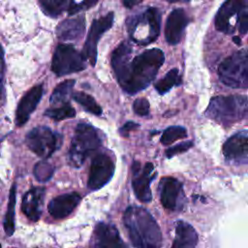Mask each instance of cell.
<instances>
[{
    "label": "cell",
    "instance_id": "4",
    "mask_svg": "<svg viewBox=\"0 0 248 248\" xmlns=\"http://www.w3.org/2000/svg\"><path fill=\"white\" fill-rule=\"evenodd\" d=\"M101 138L98 131L87 123H79L75 130L69 152L68 161L74 168H79L85 160L98 149Z\"/></svg>",
    "mask_w": 248,
    "mask_h": 248
},
{
    "label": "cell",
    "instance_id": "23",
    "mask_svg": "<svg viewBox=\"0 0 248 248\" xmlns=\"http://www.w3.org/2000/svg\"><path fill=\"white\" fill-rule=\"evenodd\" d=\"M75 85L74 79H66L60 82L53 90L50 98L49 103L51 105H64L67 104V99L73 91Z\"/></svg>",
    "mask_w": 248,
    "mask_h": 248
},
{
    "label": "cell",
    "instance_id": "14",
    "mask_svg": "<svg viewBox=\"0 0 248 248\" xmlns=\"http://www.w3.org/2000/svg\"><path fill=\"white\" fill-rule=\"evenodd\" d=\"M248 10V1L243 0H230L226 1L219 8L215 16V27L218 31L229 34L233 30L231 25V19Z\"/></svg>",
    "mask_w": 248,
    "mask_h": 248
},
{
    "label": "cell",
    "instance_id": "8",
    "mask_svg": "<svg viewBox=\"0 0 248 248\" xmlns=\"http://www.w3.org/2000/svg\"><path fill=\"white\" fill-rule=\"evenodd\" d=\"M115 165L110 156L100 153L97 154L90 166L87 186L90 190L95 191L104 187L112 177Z\"/></svg>",
    "mask_w": 248,
    "mask_h": 248
},
{
    "label": "cell",
    "instance_id": "2",
    "mask_svg": "<svg viewBox=\"0 0 248 248\" xmlns=\"http://www.w3.org/2000/svg\"><path fill=\"white\" fill-rule=\"evenodd\" d=\"M123 223L135 248H161L163 237L153 216L143 207L129 206L123 214Z\"/></svg>",
    "mask_w": 248,
    "mask_h": 248
},
{
    "label": "cell",
    "instance_id": "11",
    "mask_svg": "<svg viewBox=\"0 0 248 248\" xmlns=\"http://www.w3.org/2000/svg\"><path fill=\"white\" fill-rule=\"evenodd\" d=\"M162 205L170 211L180 210L183 206L184 194L182 184L174 177H164L159 184Z\"/></svg>",
    "mask_w": 248,
    "mask_h": 248
},
{
    "label": "cell",
    "instance_id": "7",
    "mask_svg": "<svg viewBox=\"0 0 248 248\" xmlns=\"http://www.w3.org/2000/svg\"><path fill=\"white\" fill-rule=\"evenodd\" d=\"M61 136L46 126H38L29 131L25 142L37 156L46 159L61 145Z\"/></svg>",
    "mask_w": 248,
    "mask_h": 248
},
{
    "label": "cell",
    "instance_id": "27",
    "mask_svg": "<svg viewBox=\"0 0 248 248\" xmlns=\"http://www.w3.org/2000/svg\"><path fill=\"white\" fill-rule=\"evenodd\" d=\"M45 115L55 120L61 121L67 118H73L76 115L75 108L70 104H64L59 107H52L45 111Z\"/></svg>",
    "mask_w": 248,
    "mask_h": 248
},
{
    "label": "cell",
    "instance_id": "17",
    "mask_svg": "<svg viewBox=\"0 0 248 248\" xmlns=\"http://www.w3.org/2000/svg\"><path fill=\"white\" fill-rule=\"evenodd\" d=\"M189 18L183 9H174L166 21L165 38L170 45H177L182 38Z\"/></svg>",
    "mask_w": 248,
    "mask_h": 248
},
{
    "label": "cell",
    "instance_id": "13",
    "mask_svg": "<svg viewBox=\"0 0 248 248\" xmlns=\"http://www.w3.org/2000/svg\"><path fill=\"white\" fill-rule=\"evenodd\" d=\"M222 151L227 161L248 162V131H240L230 137L223 144Z\"/></svg>",
    "mask_w": 248,
    "mask_h": 248
},
{
    "label": "cell",
    "instance_id": "32",
    "mask_svg": "<svg viewBox=\"0 0 248 248\" xmlns=\"http://www.w3.org/2000/svg\"><path fill=\"white\" fill-rule=\"evenodd\" d=\"M96 3L97 2H91V1H83V2H80V3H77V2L72 1L71 5L69 7V10H68V14L70 16L76 15V14H78V12H80V11H82L84 9L90 8L91 6L95 5Z\"/></svg>",
    "mask_w": 248,
    "mask_h": 248
},
{
    "label": "cell",
    "instance_id": "24",
    "mask_svg": "<svg viewBox=\"0 0 248 248\" xmlns=\"http://www.w3.org/2000/svg\"><path fill=\"white\" fill-rule=\"evenodd\" d=\"M180 83H181V78L179 77L178 69L173 68L170 71H169L163 78L158 80L154 86L159 94H165L169 90H170L173 86L179 85Z\"/></svg>",
    "mask_w": 248,
    "mask_h": 248
},
{
    "label": "cell",
    "instance_id": "28",
    "mask_svg": "<svg viewBox=\"0 0 248 248\" xmlns=\"http://www.w3.org/2000/svg\"><path fill=\"white\" fill-rule=\"evenodd\" d=\"M187 137V131L181 126H170L167 128L161 137V143L164 145H170L177 140Z\"/></svg>",
    "mask_w": 248,
    "mask_h": 248
},
{
    "label": "cell",
    "instance_id": "26",
    "mask_svg": "<svg viewBox=\"0 0 248 248\" xmlns=\"http://www.w3.org/2000/svg\"><path fill=\"white\" fill-rule=\"evenodd\" d=\"M73 99L77 103H78L82 108H84V109L87 110L88 112L98 116L102 114L101 107L97 104V102L92 96L84 92H76L73 94Z\"/></svg>",
    "mask_w": 248,
    "mask_h": 248
},
{
    "label": "cell",
    "instance_id": "19",
    "mask_svg": "<svg viewBox=\"0 0 248 248\" xmlns=\"http://www.w3.org/2000/svg\"><path fill=\"white\" fill-rule=\"evenodd\" d=\"M80 200L81 197L78 193H66L53 198L48 202L47 210L54 219H63L74 211Z\"/></svg>",
    "mask_w": 248,
    "mask_h": 248
},
{
    "label": "cell",
    "instance_id": "12",
    "mask_svg": "<svg viewBox=\"0 0 248 248\" xmlns=\"http://www.w3.org/2000/svg\"><path fill=\"white\" fill-rule=\"evenodd\" d=\"M129 32L133 39L137 36L142 28L147 27L151 33L153 40L155 41L160 33L161 27V13L155 7H149L140 15L131 18L129 22Z\"/></svg>",
    "mask_w": 248,
    "mask_h": 248
},
{
    "label": "cell",
    "instance_id": "20",
    "mask_svg": "<svg viewBox=\"0 0 248 248\" xmlns=\"http://www.w3.org/2000/svg\"><path fill=\"white\" fill-rule=\"evenodd\" d=\"M85 31V18L79 16L63 20L56 28L57 37L62 41L79 40Z\"/></svg>",
    "mask_w": 248,
    "mask_h": 248
},
{
    "label": "cell",
    "instance_id": "1",
    "mask_svg": "<svg viewBox=\"0 0 248 248\" xmlns=\"http://www.w3.org/2000/svg\"><path fill=\"white\" fill-rule=\"evenodd\" d=\"M131 52V46L122 42L111 54V67L122 89L129 94H136L155 78L165 55L159 48H150L130 60Z\"/></svg>",
    "mask_w": 248,
    "mask_h": 248
},
{
    "label": "cell",
    "instance_id": "35",
    "mask_svg": "<svg viewBox=\"0 0 248 248\" xmlns=\"http://www.w3.org/2000/svg\"><path fill=\"white\" fill-rule=\"evenodd\" d=\"M140 1H124L123 2V4L127 7V8H132V7H134L135 5H138V4H140Z\"/></svg>",
    "mask_w": 248,
    "mask_h": 248
},
{
    "label": "cell",
    "instance_id": "25",
    "mask_svg": "<svg viewBox=\"0 0 248 248\" xmlns=\"http://www.w3.org/2000/svg\"><path fill=\"white\" fill-rule=\"evenodd\" d=\"M72 1L66 0H54V1H39V4L43 12L52 17H57L64 11L69 10Z\"/></svg>",
    "mask_w": 248,
    "mask_h": 248
},
{
    "label": "cell",
    "instance_id": "34",
    "mask_svg": "<svg viewBox=\"0 0 248 248\" xmlns=\"http://www.w3.org/2000/svg\"><path fill=\"white\" fill-rule=\"evenodd\" d=\"M139 124L136 123V122H133V121H128L126 122L120 129H119V133L121 136L123 137H128L129 136V133L137 128H139Z\"/></svg>",
    "mask_w": 248,
    "mask_h": 248
},
{
    "label": "cell",
    "instance_id": "5",
    "mask_svg": "<svg viewBox=\"0 0 248 248\" xmlns=\"http://www.w3.org/2000/svg\"><path fill=\"white\" fill-rule=\"evenodd\" d=\"M218 75L227 86L248 87V49H241L225 58L219 65Z\"/></svg>",
    "mask_w": 248,
    "mask_h": 248
},
{
    "label": "cell",
    "instance_id": "29",
    "mask_svg": "<svg viewBox=\"0 0 248 248\" xmlns=\"http://www.w3.org/2000/svg\"><path fill=\"white\" fill-rule=\"evenodd\" d=\"M53 172H54V168L52 167V165H50L46 161L38 162L35 165L34 170H33V173L36 179L40 182L48 181L53 175Z\"/></svg>",
    "mask_w": 248,
    "mask_h": 248
},
{
    "label": "cell",
    "instance_id": "10",
    "mask_svg": "<svg viewBox=\"0 0 248 248\" xmlns=\"http://www.w3.org/2000/svg\"><path fill=\"white\" fill-rule=\"evenodd\" d=\"M132 170L134 174L132 187L136 197L142 202H149L152 200L150 183L156 176V172H154V166L152 163L148 162L142 169H140V164L139 162H135Z\"/></svg>",
    "mask_w": 248,
    "mask_h": 248
},
{
    "label": "cell",
    "instance_id": "6",
    "mask_svg": "<svg viewBox=\"0 0 248 248\" xmlns=\"http://www.w3.org/2000/svg\"><path fill=\"white\" fill-rule=\"evenodd\" d=\"M86 58L74 46L59 44L53 53L51 71L58 77L80 72L86 67Z\"/></svg>",
    "mask_w": 248,
    "mask_h": 248
},
{
    "label": "cell",
    "instance_id": "30",
    "mask_svg": "<svg viewBox=\"0 0 248 248\" xmlns=\"http://www.w3.org/2000/svg\"><path fill=\"white\" fill-rule=\"evenodd\" d=\"M134 111L140 116H146L149 114V102L145 98H139L134 101Z\"/></svg>",
    "mask_w": 248,
    "mask_h": 248
},
{
    "label": "cell",
    "instance_id": "9",
    "mask_svg": "<svg viewBox=\"0 0 248 248\" xmlns=\"http://www.w3.org/2000/svg\"><path fill=\"white\" fill-rule=\"evenodd\" d=\"M114 14L112 12L105 16L94 19L88 32L86 42L83 46V55L89 61L91 66H95L97 61V46L102 35L108 31L113 24Z\"/></svg>",
    "mask_w": 248,
    "mask_h": 248
},
{
    "label": "cell",
    "instance_id": "36",
    "mask_svg": "<svg viewBox=\"0 0 248 248\" xmlns=\"http://www.w3.org/2000/svg\"><path fill=\"white\" fill-rule=\"evenodd\" d=\"M233 42H234V43H237V44H240L239 38H237V37H234V38H233Z\"/></svg>",
    "mask_w": 248,
    "mask_h": 248
},
{
    "label": "cell",
    "instance_id": "3",
    "mask_svg": "<svg viewBox=\"0 0 248 248\" xmlns=\"http://www.w3.org/2000/svg\"><path fill=\"white\" fill-rule=\"evenodd\" d=\"M205 115L223 126H231L248 117V99L244 96H216L212 98Z\"/></svg>",
    "mask_w": 248,
    "mask_h": 248
},
{
    "label": "cell",
    "instance_id": "15",
    "mask_svg": "<svg viewBox=\"0 0 248 248\" xmlns=\"http://www.w3.org/2000/svg\"><path fill=\"white\" fill-rule=\"evenodd\" d=\"M93 248H128L117 229L109 223L100 222L93 233Z\"/></svg>",
    "mask_w": 248,
    "mask_h": 248
},
{
    "label": "cell",
    "instance_id": "22",
    "mask_svg": "<svg viewBox=\"0 0 248 248\" xmlns=\"http://www.w3.org/2000/svg\"><path fill=\"white\" fill-rule=\"evenodd\" d=\"M16 202V183H13L10 195H9V202L7 207V212L4 218V230L8 236L13 235L15 232V206Z\"/></svg>",
    "mask_w": 248,
    "mask_h": 248
},
{
    "label": "cell",
    "instance_id": "16",
    "mask_svg": "<svg viewBox=\"0 0 248 248\" xmlns=\"http://www.w3.org/2000/svg\"><path fill=\"white\" fill-rule=\"evenodd\" d=\"M44 93L42 84H38L29 89L20 99L16 111V124L20 127L29 119L31 113L37 108Z\"/></svg>",
    "mask_w": 248,
    "mask_h": 248
},
{
    "label": "cell",
    "instance_id": "21",
    "mask_svg": "<svg viewBox=\"0 0 248 248\" xmlns=\"http://www.w3.org/2000/svg\"><path fill=\"white\" fill-rule=\"evenodd\" d=\"M198 233L187 222L177 221L175 235L170 248H196L198 244Z\"/></svg>",
    "mask_w": 248,
    "mask_h": 248
},
{
    "label": "cell",
    "instance_id": "18",
    "mask_svg": "<svg viewBox=\"0 0 248 248\" xmlns=\"http://www.w3.org/2000/svg\"><path fill=\"white\" fill-rule=\"evenodd\" d=\"M46 190L41 187H33L22 197L21 210L32 222H37L42 215Z\"/></svg>",
    "mask_w": 248,
    "mask_h": 248
},
{
    "label": "cell",
    "instance_id": "33",
    "mask_svg": "<svg viewBox=\"0 0 248 248\" xmlns=\"http://www.w3.org/2000/svg\"><path fill=\"white\" fill-rule=\"evenodd\" d=\"M237 29L240 34H246L248 32V10L243 11L237 16Z\"/></svg>",
    "mask_w": 248,
    "mask_h": 248
},
{
    "label": "cell",
    "instance_id": "31",
    "mask_svg": "<svg viewBox=\"0 0 248 248\" xmlns=\"http://www.w3.org/2000/svg\"><path fill=\"white\" fill-rule=\"evenodd\" d=\"M192 146H193V141H191V140L183 141V142H181L179 144H176V145H174L172 147L168 148L166 150V156L168 158H171L174 155H177V154H180V153H183V152L187 151Z\"/></svg>",
    "mask_w": 248,
    "mask_h": 248
}]
</instances>
